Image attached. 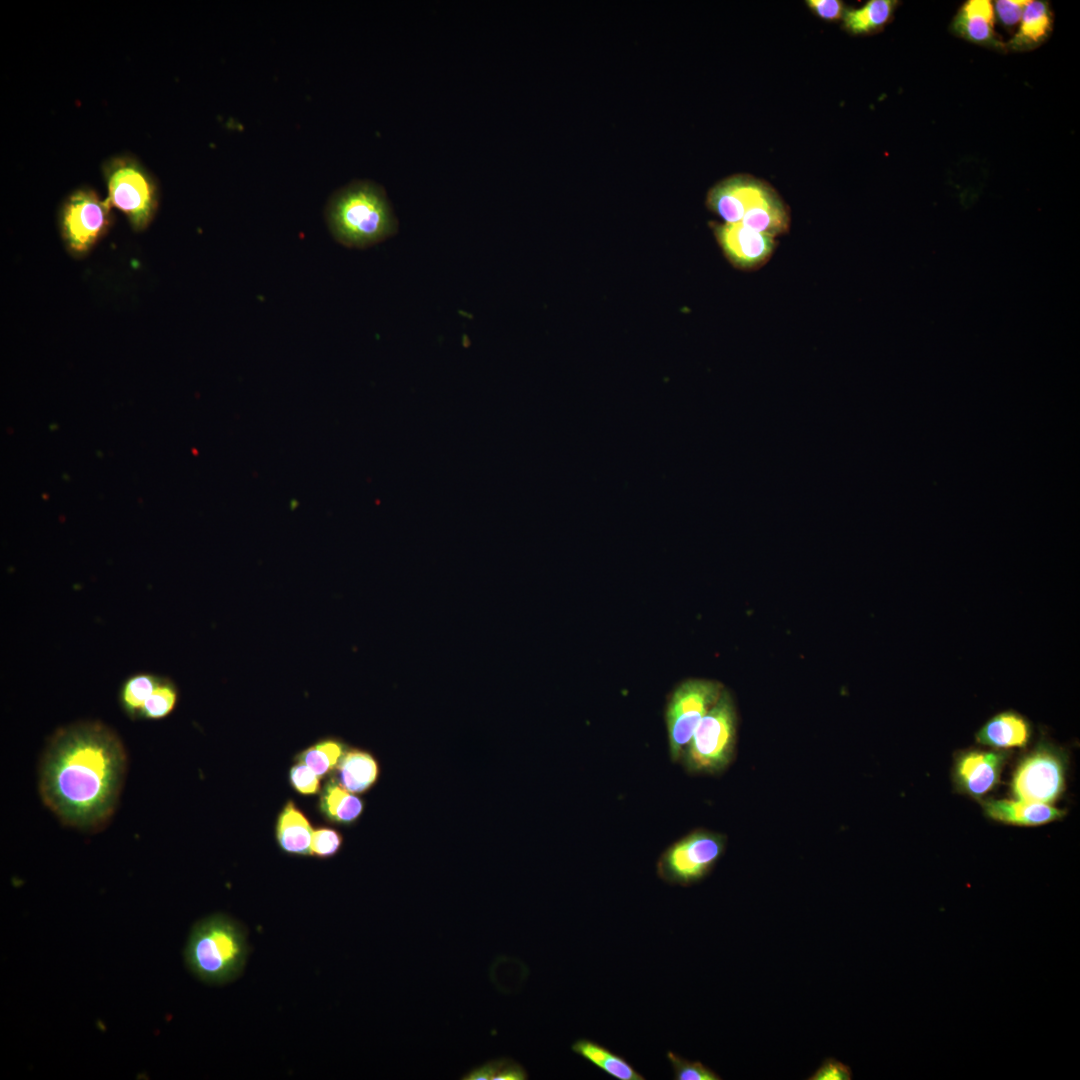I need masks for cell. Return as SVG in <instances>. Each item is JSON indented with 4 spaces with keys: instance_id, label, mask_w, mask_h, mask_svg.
Returning a JSON list of instances; mask_svg holds the SVG:
<instances>
[{
    "instance_id": "obj_1",
    "label": "cell",
    "mask_w": 1080,
    "mask_h": 1080,
    "mask_svg": "<svg viewBox=\"0 0 1080 1080\" xmlns=\"http://www.w3.org/2000/svg\"><path fill=\"white\" fill-rule=\"evenodd\" d=\"M126 749L100 721H76L47 740L38 767L43 804L65 826L94 833L107 826L123 789Z\"/></svg>"
},
{
    "instance_id": "obj_2",
    "label": "cell",
    "mask_w": 1080,
    "mask_h": 1080,
    "mask_svg": "<svg viewBox=\"0 0 1080 1080\" xmlns=\"http://www.w3.org/2000/svg\"><path fill=\"white\" fill-rule=\"evenodd\" d=\"M325 215L333 237L349 248L370 247L398 230L385 190L372 181H353L336 191Z\"/></svg>"
},
{
    "instance_id": "obj_3",
    "label": "cell",
    "mask_w": 1080,
    "mask_h": 1080,
    "mask_svg": "<svg viewBox=\"0 0 1080 1080\" xmlns=\"http://www.w3.org/2000/svg\"><path fill=\"white\" fill-rule=\"evenodd\" d=\"M248 955L246 934L240 924L223 914L197 922L189 935L184 958L201 981L224 984L237 978Z\"/></svg>"
},
{
    "instance_id": "obj_4",
    "label": "cell",
    "mask_w": 1080,
    "mask_h": 1080,
    "mask_svg": "<svg viewBox=\"0 0 1080 1080\" xmlns=\"http://www.w3.org/2000/svg\"><path fill=\"white\" fill-rule=\"evenodd\" d=\"M738 715L731 693L724 688L717 702L702 718L679 761L690 774L717 775L725 771L736 754Z\"/></svg>"
},
{
    "instance_id": "obj_5",
    "label": "cell",
    "mask_w": 1080,
    "mask_h": 1080,
    "mask_svg": "<svg viewBox=\"0 0 1080 1080\" xmlns=\"http://www.w3.org/2000/svg\"><path fill=\"white\" fill-rule=\"evenodd\" d=\"M106 201L122 212L136 232L145 230L159 206V188L152 174L133 156L123 154L102 164Z\"/></svg>"
},
{
    "instance_id": "obj_6",
    "label": "cell",
    "mask_w": 1080,
    "mask_h": 1080,
    "mask_svg": "<svg viewBox=\"0 0 1080 1080\" xmlns=\"http://www.w3.org/2000/svg\"><path fill=\"white\" fill-rule=\"evenodd\" d=\"M111 206L90 187L73 190L62 202L58 227L63 245L73 258L89 254L112 224Z\"/></svg>"
},
{
    "instance_id": "obj_7",
    "label": "cell",
    "mask_w": 1080,
    "mask_h": 1080,
    "mask_svg": "<svg viewBox=\"0 0 1080 1080\" xmlns=\"http://www.w3.org/2000/svg\"><path fill=\"white\" fill-rule=\"evenodd\" d=\"M725 835L696 829L671 844L657 861V874L671 885L690 886L703 880L726 849Z\"/></svg>"
},
{
    "instance_id": "obj_8",
    "label": "cell",
    "mask_w": 1080,
    "mask_h": 1080,
    "mask_svg": "<svg viewBox=\"0 0 1080 1080\" xmlns=\"http://www.w3.org/2000/svg\"><path fill=\"white\" fill-rule=\"evenodd\" d=\"M724 690L722 683L709 679H687L672 692L665 711L669 754L680 759L696 727Z\"/></svg>"
},
{
    "instance_id": "obj_9",
    "label": "cell",
    "mask_w": 1080,
    "mask_h": 1080,
    "mask_svg": "<svg viewBox=\"0 0 1080 1080\" xmlns=\"http://www.w3.org/2000/svg\"><path fill=\"white\" fill-rule=\"evenodd\" d=\"M1064 782V759L1043 742L1019 763L1011 788L1016 799L1051 804L1061 795Z\"/></svg>"
},
{
    "instance_id": "obj_10",
    "label": "cell",
    "mask_w": 1080,
    "mask_h": 1080,
    "mask_svg": "<svg viewBox=\"0 0 1080 1080\" xmlns=\"http://www.w3.org/2000/svg\"><path fill=\"white\" fill-rule=\"evenodd\" d=\"M715 238L728 261L737 269L755 271L763 267L776 248L775 237L758 232L741 222L715 224Z\"/></svg>"
},
{
    "instance_id": "obj_11",
    "label": "cell",
    "mask_w": 1080,
    "mask_h": 1080,
    "mask_svg": "<svg viewBox=\"0 0 1080 1080\" xmlns=\"http://www.w3.org/2000/svg\"><path fill=\"white\" fill-rule=\"evenodd\" d=\"M773 188L748 175H735L716 184L707 195L709 209L724 223L741 222Z\"/></svg>"
},
{
    "instance_id": "obj_12",
    "label": "cell",
    "mask_w": 1080,
    "mask_h": 1080,
    "mask_svg": "<svg viewBox=\"0 0 1080 1080\" xmlns=\"http://www.w3.org/2000/svg\"><path fill=\"white\" fill-rule=\"evenodd\" d=\"M1006 757L1000 750L974 749L960 754L953 771L957 789L976 799L985 796L997 785Z\"/></svg>"
},
{
    "instance_id": "obj_13",
    "label": "cell",
    "mask_w": 1080,
    "mask_h": 1080,
    "mask_svg": "<svg viewBox=\"0 0 1080 1080\" xmlns=\"http://www.w3.org/2000/svg\"><path fill=\"white\" fill-rule=\"evenodd\" d=\"M985 814L996 821L1017 826H1039L1060 819L1064 812L1050 804L1025 800H987Z\"/></svg>"
},
{
    "instance_id": "obj_14",
    "label": "cell",
    "mask_w": 1080,
    "mask_h": 1080,
    "mask_svg": "<svg viewBox=\"0 0 1080 1080\" xmlns=\"http://www.w3.org/2000/svg\"><path fill=\"white\" fill-rule=\"evenodd\" d=\"M1030 736L1029 721L1009 710L991 717L976 733V741L996 749L1022 748L1027 745Z\"/></svg>"
},
{
    "instance_id": "obj_15",
    "label": "cell",
    "mask_w": 1080,
    "mask_h": 1080,
    "mask_svg": "<svg viewBox=\"0 0 1080 1080\" xmlns=\"http://www.w3.org/2000/svg\"><path fill=\"white\" fill-rule=\"evenodd\" d=\"M313 831L304 813L293 801H289L280 812L276 823L279 847L291 855H310Z\"/></svg>"
},
{
    "instance_id": "obj_16",
    "label": "cell",
    "mask_w": 1080,
    "mask_h": 1080,
    "mask_svg": "<svg viewBox=\"0 0 1080 1080\" xmlns=\"http://www.w3.org/2000/svg\"><path fill=\"white\" fill-rule=\"evenodd\" d=\"M336 780L347 791L361 794L369 790L379 776V765L368 752L360 749L345 751L336 766Z\"/></svg>"
},
{
    "instance_id": "obj_17",
    "label": "cell",
    "mask_w": 1080,
    "mask_h": 1080,
    "mask_svg": "<svg viewBox=\"0 0 1080 1080\" xmlns=\"http://www.w3.org/2000/svg\"><path fill=\"white\" fill-rule=\"evenodd\" d=\"M745 226L758 232L777 237L790 228V213L777 192L772 189L741 220Z\"/></svg>"
},
{
    "instance_id": "obj_18",
    "label": "cell",
    "mask_w": 1080,
    "mask_h": 1080,
    "mask_svg": "<svg viewBox=\"0 0 1080 1080\" xmlns=\"http://www.w3.org/2000/svg\"><path fill=\"white\" fill-rule=\"evenodd\" d=\"M956 33L976 43L994 39V9L990 1L970 0L958 12L953 25Z\"/></svg>"
},
{
    "instance_id": "obj_19",
    "label": "cell",
    "mask_w": 1080,
    "mask_h": 1080,
    "mask_svg": "<svg viewBox=\"0 0 1080 1080\" xmlns=\"http://www.w3.org/2000/svg\"><path fill=\"white\" fill-rule=\"evenodd\" d=\"M571 1049L575 1054L615 1079H645L626 1059L593 1040L578 1039L572 1044Z\"/></svg>"
},
{
    "instance_id": "obj_20",
    "label": "cell",
    "mask_w": 1080,
    "mask_h": 1080,
    "mask_svg": "<svg viewBox=\"0 0 1080 1080\" xmlns=\"http://www.w3.org/2000/svg\"><path fill=\"white\" fill-rule=\"evenodd\" d=\"M363 809V801L343 788L336 779L325 785L320 798V810L330 821L351 824L360 817Z\"/></svg>"
},
{
    "instance_id": "obj_21",
    "label": "cell",
    "mask_w": 1080,
    "mask_h": 1080,
    "mask_svg": "<svg viewBox=\"0 0 1080 1080\" xmlns=\"http://www.w3.org/2000/svg\"><path fill=\"white\" fill-rule=\"evenodd\" d=\"M897 1L870 0L858 9L845 10L844 28L855 35L872 33L891 19Z\"/></svg>"
},
{
    "instance_id": "obj_22",
    "label": "cell",
    "mask_w": 1080,
    "mask_h": 1080,
    "mask_svg": "<svg viewBox=\"0 0 1080 1080\" xmlns=\"http://www.w3.org/2000/svg\"><path fill=\"white\" fill-rule=\"evenodd\" d=\"M1018 33L1011 41L1016 48L1029 47L1040 43L1051 29L1052 19L1048 4L1044 1H1028Z\"/></svg>"
},
{
    "instance_id": "obj_23",
    "label": "cell",
    "mask_w": 1080,
    "mask_h": 1080,
    "mask_svg": "<svg viewBox=\"0 0 1080 1080\" xmlns=\"http://www.w3.org/2000/svg\"><path fill=\"white\" fill-rule=\"evenodd\" d=\"M160 675L137 672L128 676L119 689L120 707L131 720H140L142 707L154 690Z\"/></svg>"
},
{
    "instance_id": "obj_24",
    "label": "cell",
    "mask_w": 1080,
    "mask_h": 1080,
    "mask_svg": "<svg viewBox=\"0 0 1080 1080\" xmlns=\"http://www.w3.org/2000/svg\"><path fill=\"white\" fill-rule=\"evenodd\" d=\"M345 751L341 741L334 738L323 739L300 753L298 762L307 765L321 779L336 768Z\"/></svg>"
},
{
    "instance_id": "obj_25",
    "label": "cell",
    "mask_w": 1080,
    "mask_h": 1080,
    "mask_svg": "<svg viewBox=\"0 0 1080 1080\" xmlns=\"http://www.w3.org/2000/svg\"><path fill=\"white\" fill-rule=\"evenodd\" d=\"M179 699V690L174 681L160 675L154 690L144 703L140 720H161L169 716L175 709Z\"/></svg>"
},
{
    "instance_id": "obj_26",
    "label": "cell",
    "mask_w": 1080,
    "mask_h": 1080,
    "mask_svg": "<svg viewBox=\"0 0 1080 1080\" xmlns=\"http://www.w3.org/2000/svg\"><path fill=\"white\" fill-rule=\"evenodd\" d=\"M464 1080H526L528 1074L518 1062L501 1058L484 1063L465 1074Z\"/></svg>"
},
{
    "instance_id": "obj_27",
    "label": "cell",
    "mask_w": 1080,
    "mask_h": 1080,
    "mask_svg": "<svg viewBox=\"0 0 1080 1080\" xmlns=\"http://www.w3.org/2000/svg\"><path fill=\"white\" fill-rule=\"evenodd\" d=\"M675 1080H720L721 1077L699 1061H689L672 1051L667 1053Z\"/></svg>"
},
{
    "instance_id": "obj_28",
    "label": "cell",
    "mask_w": 1080,
    "mask_h": 1080,
    "mask_svg": "<svg viewBox=\"0 0 1080 1080\" xmlns=\"http://www.w3.org/2000/svg\"><path fill=\"white\" fill-rule=\"evenodd\" d=\"M342 843L343 838L337 830L327 827L318 828L312 834L310 855L322 859L333 857L340 850Z\"/></svg>"
},
{
    "instance_id": "obj_29",
    "label": "cell",
    "mask_w": 1080,
    "mask_h": 1080,
    "mask_svg": "<svg viewBox=\"0 0 1080 1080\" xmlns=\"http://www.w3.org/2000/svg\"><path fill=\"white\" fill-rule=\"evenodd\" d=\"M289 778L293 788L300 794L314 795L320 790L319 776L301 762L290 769Z\"/></svg>"
},
{
    "instance_id": "obj_30",
    "label": "cell",
    "mask_w": 1080,
    "mask_h": 1080,
    "mask_svg": "<svg viewBox=\"0 0 1080 1080\" xmlns=\"http://www.w3.org/2000/svg\"><path fill=\"white\" fill-rule=\"evenodd\" d=\"M810 1080H851V1068L834 1059L827 1058L819 1068L808 1078Z\"/></svg>"
},
{
    "instance_id": "obj_31",
    "label": "cell",
    "mask_w": 1080,
    "mask_h": 1080,
    "mask_svg": "<svg viewBox=\"0 0 1080 1080\" xmlns=\"http://www.w3.org/2000/svg\"><path fill=\"white\" fill-rule=\"evenodd\" d=\"M809 9L819 18L827 21H836L843 18L845 13L844 4L840 0H808Z\"/></svg>"
},
{
    "instance_id": "obj_32",
    "label": "cell",
    "mask_w": 1080,
    "mask_h": 1080,
    "mask_svg": "<svg viewBox=\"0 0 1080 1080\" xmlns=\"http://www.w3.org/2000/svg\"><path fill=\"white\" fill-rule=\"evenodd\" d=\"M1027 0H999L995 9L999 20L1006 26L1015 25L1022 17Z\"/></svg>"
}]
</instances>
